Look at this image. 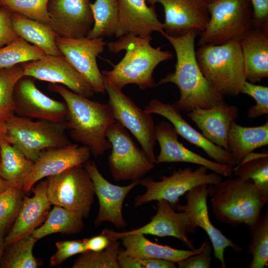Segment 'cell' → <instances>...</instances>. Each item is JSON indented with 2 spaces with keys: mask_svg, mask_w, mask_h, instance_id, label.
Masks as SVG:
<instances>
[{
  "mask_svg": "<svg viewBox=\"0 0 268 268\" xmlns=\"http://www.w3.org/2000/svg\"><path fill=\"white\" fill-rule=\"evenodd\" d=\"M197 30H190L179 36H164L173 47L177 62L175 71L167 74L156 85L171 83L176 85L180 98L173 105L180 112H189L196 107L206 109L223 103L224 96L214 88L201 71L196 57Z\"/></svg>",
  "mask_w": 268,
  "mask_h": 268,
  "instance_id": "obj_1",
  "label": "cell"
},
{
  "mask_svg": "<svg viewBox=\"0 0 268 268\" xmlns=\"http://www.w3.org/2000/svg\"><path fill=\"white\" fill-rule=\"evenodd\" d=\"M49 89L65 101L67 109L65 127L73 139L87 147L95 157L111 148L106 133L117 120L108 103L91 101L55 83L49 85Z\"/></svg>",
  "mask_w": 268,
  "mask_h": 268,
  "instance_id": "obj_2",
  "label": "cell"
},
{
  "mask_svg": "<svg viewBox=\"0 0 268 268\" xmlns=\"http://www.w3.org/2000/svg\"><path fill=\"white\" fill-rule=\"evenodd\" d=\"M151 39V36L142 38L126 35L107 43L110 52L117 54L125 50L126 53L123 59L113 66L112 69L101 72L103 76L121 90L129 84H135L140 89L154 87V69L161 62L171 59L172 54L160 47H153Z\"/></svg>",
  "mask_w": 268,
  "mask_h": 268,
  "instance_id": "obj_3",
  "label": "cell"
},
{
  "mask_svg": "<svg viewBox=\"0 0 268 268\" xmlns=\"http://www.w3.org/2000/svg\"><path fill=\"white\" fill-rule=\"evenodd\" d=\"M208 191L216 219L233 227L253 226L268 201L251 180L237 177L208 185Z\"/></svg>",
  "mask_w": 268,
  "mask_h": 268,
  "instance_id": "obj_4",
  "label": "cell"
},
{
  "mask_svg": "<svg viewBox=\"0 0 268 268\" xmlns=\"http://www.w3.org/2000/svg\"><path fill=\"white\" fill-rule=\"evenodd\" d=\"M198 65L211 85L224 96L241 93L246 80L239 41L205 44L196 51Z\"/></svg>",
  "mask_w": 268,
  "mask_h": 268,
  "instance_id": "obj_5",
  "label": "cell"
},
{
  "mask_svg": "<svg viewBox=\"0 0 268 268\" xmlns=\"http://www.w3.org/2000/svg\"><path fill=\"white\" fill-rule=\"evenodd\" d=\"M5 123V140L33 162L45 149L71 144L65 133V123L33 121L15 115Z\"/></svg>",
  "mask_w": 268,
  "mask_h": 268,
  "instance_id": "obj_6",
  "label": "cell"
},
{
  "mask_svg": "<svg viewBox=\"0 0 268 268\" xmlns=\"http://www.w3.org/2000/svg\"><path fill=\"white\" fill-rule=\"evenodd\" d=\"M209 20L198 45L240 41L254 28L250 0H214L208 3Z\"/></svg>",
  "mask_w": 268,
  "mask_h": 268,
  "instance_id": "obj_7",
  "label": "cell"
},
{
  "mask_svg": "<svg viewBox=\"0 0 268 268\" xmlns=\"http://www.w3.org/2000/svg\"><path fill=\"white\" fill-rule=\"evenodd\" d=\"M207 170L203 166L195 170L189 167L176 170L169 176H161L159 181L150 178H142L139 184L146 191L134 198V206L138 207L153 201L164 200L176 210L180 197L193 188L201 185L215 184L223 180V177L217 173H207Z\"/></svg>",
  "mask_w": 268,
  "mask_h": 268,
  "instance_id": "obj_8",
  "label": "cell"
},
{
  "mask_svg": "<svg viewBox=\"0 0 268 268\" xmlns=\"http://www.w3.org/2000/svg\"><path fill=\"white\" fill-rule=\"evenodd\" d=\"M47 196L52 204L63 207L87 218L94 203L92 181L83 165L47 178Z\"/></svg>",
  "mask_w": 268,
  "mask_h": 268,
  "instance_id": "obj_9",
  "label": "cell"
},
{
  "mask_svg": "<svg viewBox=\"0 0 268 268\" xmlns=\"http://www.w3.org/2000/svg\"><path fill=\"white\" fill-rule=\"evenodd\" d=\"M106 135L111 144L108 164L115 181H139L154 167L155 163L137 147L118 122L108 127Z\"/></svg>",
  "mask_w": 268,
  "mask_h": 268,
  "instance_id": "obj_10",
  "label": "cell"
},
{
  "mask_svg": "<svg viewBox=\"0 0 268 268\" xmlns=\"http://www.w3.org/2000/svg\"><path fill=\"white\" fill-rule=\"evenodd\" d=\"M103 77L105 92L109 96L108 104L116 120L131 132L142 149L155 164L156 126L151 114L139 108L121 90Z\"/></svg>",
  "mask_w": 268,
  "mask_h": 268,
  "instance_id": "obj_11",
  "label": "cell"
},
{
  "mask_svg": "<svg viewBox=\"0 0 268 268\" xmlns=\"http://www.w3.org/2000/svg\"><path fill=\"white\" fill-rule=\"evenodd\" d=\"M56 43L60 52L76 70L88 82L95 93H105L103 77L96 58L107 43L103 38H66L57 36Z\"/></svg>",
  "mask_w": 268,
  "mask_h": 268,
  "instance_id": "obj_12",
  "label": "cell"
},
{
  "mask_svg": "<svg viewBox=\"0 0 268 268\" xmlns=\"http://www.w3.org/2000/svg\"><path fill=\"white\" fill-rule=\"evenodd\" d=\"M13 102L16 116L55 123L66 121L67 112L66 103L44 94L26 76L21 77L14 87Z\"/></svg>",
  "mask_w": 268,
  "mask_h": 268,
  "instance_id": "obj_13",
  "label": "cell"
},
{
  "mask_svg": "<svg viewBox=\"0 0 268 268\" xmlns=\"http://www.w3.org/2000/svg\"><path fill=\"white\" fill-rule=\"evenodd\" d=\"M24 76L52 83H60L72 92L90 98L94 91L88 82L63 55H46L41 59L20 64Z\"/></svg>",
  "mask_w": 268,
  "mask_h": 268,
  "instance_id": "obj_14",
  "label": "cell"
},
{
  "mask_svg": "<svg viewBox=\"0 0 268 268\" xmlns=\"http://www.w3.org/2000/svg\"><path fill=\"white\" fill-rule=\"evenodd\" d=\"M93 183L95 194L99 201L98 212L94 221L96 226L109 222L118 229H123L127 226L123 214V206L128 194L139 181L132 182L130 184L120 186L112 184L99 172L93 161H88L83 164Z\"/></svg>",
  "mask_w": 268,
  "mask_h": 268,
  "instance_id": "obj_15",
  "label": "cell"
},
{
  "mask_svg": "<svg viewBox=\"0 0 268 268\" xmlns=\"http://www.w3.org/2000/svg\"><path fill=\"white\" fill-rule=\"evenodd\" d=\"M90 4V0H50V26L58 36H86L94 24Z\"/></svg>",
  "mask_w": 268,
  "mask_h": 268,
  "instance_id": "obj_16",
  "label": "cell"
},
{
  "mask_svg": "<svg viewBox=\"0 0 268 268\" xmlns=\"http://www.w3.org/2000/svg\"><path fill=\"white\" fill-rule=\"evenodd\" d=\"M161 4L164 12L163 30L172 36L183 35L190 30L202 32L209 20L208 0H146Z\"/></svg>",
  "mask_w": 268,
  "mask_h": 268,
  "instance_id": "obj_17",
  "label": "cell"
},
{
  "mask_svg": "<svg viewBox=\"0 0 268 268\" xmlns=\"http://www.w3.org/2000/svg\"><path fill=\"white\" fill-rule=\"evenodd\" d=\"M89 149L77 144L51 148L42 151L34 162L30 174L23 187L25 194H28L33 186L44 178L59 174L65 170L89 161Z\"/></svg>",
  "mask_w": 268,
  "mask_h": 268,
  "instance_id": "obj_18",
  "label": "cell"
},
{
  "mask_svg": "<svg viewBox=\"0 0 268 268\" xmlns=\"http://www.w3.org/2000/svg\"><path fill=\"white\" fill-rule=\"evenodd\" d=\"M156 214L150 221L129 233L152 235L159 237L171 236L181 241L189 249H194L193 242L188 234L194 233L198 227L194 219L185 211L177 212L169 202L157 201Z\"/></svg>",
  "mask_w": 268,
  "mask_h": 268,
  "instance_id": "obj_19",
  "label": "cell"
},
{
  "mask_svg": "<svg viewBox=\"0 0 268 268\" xmlns=\"http://www.w3.org/2000/svg\"><path fill=\"white\" fill-rule=\"evenodd\" d=\"M185 195L186 203L183 205L179 203L176 210L189 213L194 219L198 226L205 231L210 239L215 258L220 261L221 268H226L224 257L225 249L230 247L234 251L239 252L242 249L225 237L211 223L207 204L208 185L198 186Z\"/></svg>",
  "mask_w": 268,
  "mask_h": 268,
  "instance_id": "obj_20",
  "label": "cell"
},
{
  "mask_svg": "<svg viewBox=\"0 0 268 268\" xmlns=\"http://www.w3.org/2000/svg\"><path fill=\"white\" fill-rule=\"evenodd\" d=\"M156 140L160 152L155 164L164 162H186L205 167L222 177L230 178L233 167L207 159L186 147L178 140V134L169 122L162 121L156 126Z\"/></svg>",
  "mask_w": 268,
  "mask_h": 268,
  "instance_id": "obj_21",
  "label": "cell"
},
{
  "mask_svg": "<svg viewBox=\"0 0 268 268\" xmlns=\"http://www.w3.org/2000/svg\"><path fill=\"white\" fill-rule=\"evenodd\" d=\"M149 114L161 115L171 123L178 135L190 143L201 148L215 162L234 167L236 165L231 153L206 138L182 117L173 104L152 99L144 109Z\"/></svg>",
  "mask_w": 268,
  "mask_h": 268,
  "instance_id": "obj_22",
  "label": "cell"
},
{
  "mask_svg": "<svg viewBox=\"0 0 268 268\" xmlns=\"http://www.w3.org/2000/svg\"><path fill=\"white\" fill-rule=\"evenodd\" d=\"M118 15L115 35L118 38L126 35L142 38L150 36L153 32L164 33L163 23L158 19L152 5L146 0H117Z\"/></svg>",
  "mask_w": 268,
  "mask_h": 268,
  "instance_id": "obj_23",
  "label": "cell"
},
{
  "mask_svg": "<svg viewBox=\"0 0 268 268\" xmlns=\"http://www.w3.org/2000/svg\"><path fill=\"white\" fill-rule=\"evenodd\" d=\"M101 233L110 240L121 239L125 248L121 250L122 252L138 260L160 259L177 263L190 256L199 253L203 246V243L198 249L180 250L154 243L142 234L118 232L107 228L104 229Z\"/></svg>",
  "mask_w": 268,
  "mask_h": 268,
  "instance_id": "obj_24",
  "label": "cell"
},
{
  "mask_svg": "<svg viewBox=\"0 0 268 268\" xmlns=\"http://www.w3.org/2000/svg\"><path fill=\"white\" fill-rule=\"evenodd\" d=\"M47 179L38 183L31 190L34 195L24 197L18 214L7 235L4 237L5 248L15 241L31 234L42 223L52 205L47 196Z\"/></svg>",
  "mask_w": 268,
  "mask_h": 268,
  "instance_id": "obj_25",
  "label": "cell"
},
{
  "mask_svg": "<svg viewBox=\"0 0 268 268\" xmlns=\"http://www.w3.org/2000/svg\"><path fill=\"white\" fill-rule=\"evenodd\" d=\"M187 116L206 138L229 151L228 134L231 123L239 116L238 107L224 102L209 108L196 107L188 112Z\"/></svg>",
  "mask_w": 268,
  "mask_h": 268,
  "instance_id": "obj_26",
  "label": "cell"
},
{
  "mask_svg": "<svg viewBox=\"0 0 268 268\" xmlns=\"http://www.w3.org/2000/svg\"><path fill=\"white\" fill-rule=\"evenodd\" d=\"M247 81L255 83L268 77V30L253 28L240 41Z\"/></svg>",
  "mask_w": 268,
  "mask_h": 268,
  "instance_id": "obj_27",
  "label": "cell"
},
{
  "mask_svg": "<svg viewBox=\"0 0 268 268\" xmlns=\"http://www.w3.org/2000/svg\"><path fill=\"white\" fill-rule=\"evenodd\" d=\"M229 151L236 165L247 154L268 144V121L264 125L252 127H243L232 122L227 138Z\"/></svg>",
  "mask_w": 268,
  "mask_h": 268,
  "instance_id": "obj_28",
  "label": "cell"
},
{
  "mask_svg": "<svg viewBox=\"0 0 268 268\" xmlns=\"http://www.w3.org/2000/svg\"><path fill=\"white\" fill-rule=\"evenodd\" d=\"M11 22L13 28L18 37L39 47L46 55H62L56 43L58 35L49 24L12 12Z\"/></svg>",
  "mask_w": 268,
  "mask_h": 268,
  "instance_id": "obj_29",
  "label": "cell"
},
{
  "mask_svg": "<svg viewBox=\"0 0 268 268\" xmlns=\"http://www.w3.org/2000/svg\"><path fill=\"white\" fill-rule=\"evenodd\" d=\"M34 162L5 140L0 145V176L13 186L23 187Z\"/></svg>",
  "mask_w": 268,
  "mask_h": 268,
  "instance_id": "obj_30",
  "label": "cell"
},
{
  "mask_svg": "<svg viewBox=\"0 0 268 268\" xmlns=\"http://www.w3.org/2000/svg\"><path fill=\"white\" fill-rule=\"evenodd\" d=\"M83 217L75 212L63 207L54 205L49 211L45 223L32 233L39 240L49 235L60 233L63 234H76L84 228Z\"/></svg>",
  "mask_w": 268,
  "mask_h": 268,
  "instance_id": "obj_31",
  "label": "cell"
},
{
  "mask_svg": "<svg viewBox=\"0 0 268 268\" xmlns=\"http://www.w3.org/2000/svg\"><path fill=\"white\" fill-rule=\"evenodd\" d=\"M233 174L243 179H250L268 198V151L252 152L233 167Z\"/></svg>",
  "mask_w": 268,
  "mask_h": 268,
  "instance_id": "obj_32",
  "label": "cell"
},
{
  "mask_svg": "<svg viewBox=\"0 0 268 268\" xmlns=\"http://www.w3.org/2000/svg\"><path fill=\"white\" fill-rule=\"evenodd\" d=\"M90 5L94 24L86 37L97 38L115 35L118 15L117 0H95Z\"/></svg>",
  "mask_w": 268,
  "mask_h": 268,
  "instance_id": "obj_33",
  "label": "cell"
},
{
  "mask_svg": "<svg viewBox=\"0 0 268 268\" xmlns=\"http://www.w3.org/2000/svg\"><path fill=\"white\" fill-rule=\"evenodd\" d=\"M38 239L31 234L18 239L6 247L0 263L1 268H37L38 262L33 249Z\"/></svg>",
  "mask_w": 268,
  "mask_h": 268,
  "instance_id": "obj_34",
  "label": "cell"
},
{
  "mask_svg": "<svg viewBox=\"0 0 268 268\" xmlns=\"http://www.w3.org/2000/svg\"><path fill=\"white\" fill-rule=\"evenodd\" d=\"M251 237L247 253L252 255L250 268H264L268 266V211L262 214L257 222L249 228Z\"/></svg>",
  "mask_w": 268,
  "mask_h": 268,
  "instance_id": "obj_35",
  "label": "cell"
},
{
  "mask_svg": "<svg viewBox=\"0 0 268 268\" xmlns=\"http://www.w3.org/2000/svg\"><path fill=\"white\" fill-rule=\"evenodd\" d=\"M46 55L39 47L18 37L11 43L0 48V69L38 60Z\"/></svg>",
  "mask_w": 268,
  "mask_h": 268,
  "instance_id": "obj_36",
  "label": "cell"
},
{
  "mask_svg": "<svg viewBox=\"0 0 268 268\" xmlns=\"http://www.w3.org/2000/svg\"><path fill=\"white\" fill-rule=\"evenodd\" d=\"M23 76V69L20 64L0 69V120L5 122L15 115L14 89Z\"/></svg>",
  "mask_w": 268,
  "mask_h": 268,
  "instance_id": "obj_37",
  "label": "cell"
},
{
  "mask_svg": "<svg viewBox=\"0 0 268 268\" xmlns=\"http://www.w3.org/2000/svg\"><path fill=\"white\" fill-rule=\"evenodd\" d=\"M108 246L99 252L87 251L74 261L73 268H120L118 257L120 243L118 240H110Z\"/></svg>",
  "mask_w": 268,
  "mask_h": 268,
  "instance_id": "obj_38",
  "label": "cell"
},
{
  "mask_svg": "<svg viewBox=\"0 0 268 268\" xmlns=\"http://www.w3.org/2000/svg\"><path fill=\"white\" fill-rule=\"evenodd\" d=\"M50 0H0V7L29 19L49 24Z\"/></svg>",
  "mask_w": 268,
  "mask_h": 268,
  "instance_id": "obj_39",
  "label": "cell"
},
{
  "mask_svg": "<svg viewBox=\"0 0 268 268\" xmlns=\"http://www.w3.org/2000/svg\"><path fill=\"white\" fill-rule=\"evenodd\" d=\"M23 187L11 186L0 194V228L4 232L15 220L21 207Z\"/></svg>",
  "mask_w": 268,
  "mask_h": 268,
  "instance_id": "obj_40",
  "label": "cell"
},
{
  "mask_svg": "<svg viewBox=\"0 0 268 268\" xmlns=\"http://www.w3.org/2000/svg\"><path fill=\"white\" fill-rule=\"evenodd\" d=\"M241 93L245 94L253 98L256 105L249 108L247 116L249 119L256 118L268 114V87L257 85L246 80L243 85Z\"/></svg>",
  "mask_w": 268,
  "mask_h": 268,
  "instance_id": "obj_41",
  "label": "cell"
},
{
  "mask_svg": "<svg viewBox=\"0 0 268 268\" xmlns=\"http://www.w3.org/2000/svg\"><path fill=\"white\" fill-rule=\"evenodd\" d=\"M57 251L51 258L50 265L56 267L69 257L87 251L83 240H66L56 242Z\"/></svg>",
  "mask_w": 268,
  "mask_h": 268,
  "instance_id": "obj_42",
  "label": "cell"
},
{
  "mask_svg": "<svg viewBox=\"0 0 268 268\" xmlns=\"http://www.w3.org/2000/svg\"><path fill=\"white\" fill-rule=\"evenodd\" d=\"M212 246L206 241L203 242L202 250L198 254L189 257L177 263L179 268H209L211 267L212 258L211 253Z\"/></svg>",
  "mask_w": 268,
  "mask_h": 268,
  "instance_id": "obj_43",
  "label": "cell"
},
{
  "mask_svg": "<svg viewBox=\"0 0 268 268\" xmlns=\"http://www.w3.org/2000/svg\"><path fill=\"white\" fill-rule=\"evenodd\" d=\"M12 12L0 7V48L16 39L18 36L15 32L11 22Z\"/></svg>",
  "mask_w": 268,
  "mask_h": 268,
  "instance_id": "obj_44",
  "label": "cell"
},
{
  "mask_svg": "<svg viewBox=\"0 0 268 268\" xmlns=\"http://www.w3.org/2000/svg\"><path fill=\"white\" fill-rule=\"evenodd\" d=\"M254 28L268 30V0H250Z\"/></svg>",
  "mask_w": 268,
  "mask_h": 268,
  "instance_id": "obj_45",
  "label": "cell"
},
{
  "mask_svg": "<svg viewBox=\"0 0 268 268\" xmlns=\"http://www.w3.org/2000/svg\"><path fill=\"white\" fill-rule=\"evenodd\" d=\"M83 240L86 245L87 251L94 252H99L104 250L111 241L106 235L102 233L88 239H84Z\"/></svg>",
  "mask_w": 268,
  "mask_h": 268,
  "instance_id": "obj_46",
  "label": "cell"
},
{
  "mask_svg": "<svg viewBox=\"0 0 268 268\" xmlns=\"http://www.w3.org/2000/svg\"><path fill=\"white\" fill-rule=\"evenodd\" d=\"M143 268H176L175 263L160 259L140 260Z\"/></svg>",
  "mask_w": 268,
  "mask_h": 268,
  "instance_id": "obj_47",
  "label": "cell"
},
{
  "mask_svg": "<svg viewBox=\"0 0 268 268\" xmlns=\"http://www.w3.org/2000/svg\"><path fill=\"white\" fill-rule=\"evenodd\" d=\"M118 263L120 268H143L140 260L124 254L121 250L118 257Z\"/></svg>",
  "mask_w": 268,
  "mask_h": 268,
  "instance_id": "obj_48",
  "label": "cell"
},
{
  "mask_svg": "<svg viewBox=\"0 0 268 268\" xmlns=\"http://www.w3.org/2000/svg\"><path fill=\"white\" fill-rule=\"evenodd\" d=\"M4 231L0 228V263L5 249Z\"/></svg>",
  "mask_w": 268,
  "mask_h": 268,
  "instance_id": "obj_49",
  "label": "cell"
},
{
  "mask_svg": "<svg viewBox=\"0 0 268 268\" xmlns=\"http://www.w3.org/2000/svg\"><path fill=\"white\" fill-rule=\"evenodd\" d=\"M6 125L5 121L0 120V145L5 140Z\"/></svg>",
  "mask_w": 268,
  "mask_h": 268,
  "instance_id": "obj_50",
  "label": "cell"
},
{
  "mask_svg": "<svg viewBox=\"0 0 268 268\" xmlns=\"http://www.w3.org/2000/svg\"><path fill=\"white\" fill-rule=\"evenodd\" d=\"M13 186L8 182L3 179L0 176V194L7 189L10 186Z\"/></svg>",
  "mask_w": 268,
  "mask_h": 268,
  "instance_id": "obj_51",
  "label": "cell"
},
{
  "mask_svg": "<svg viewBox=\"0 0 268 268\" xmlns=\"http://www.w3.org/2000/svg\"><path fill=\"white\" fill-rule=\"evenodd\" d=\"M209 1H212V0H208Z\"/></svg>",
  "mask_w": 268,
  "mask_h": 268,
  "instance_id": "obj_52",
  "label": "cell"
}]
</instances>
